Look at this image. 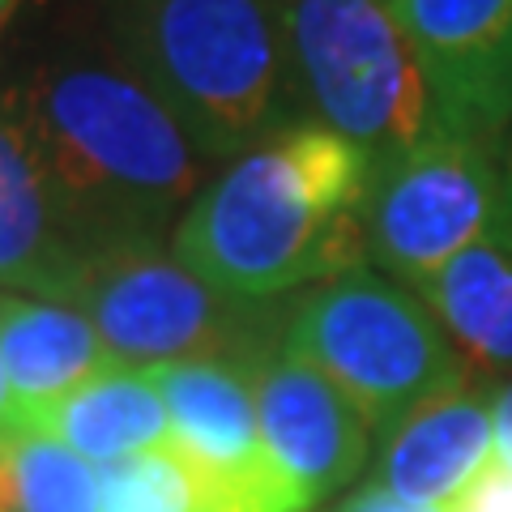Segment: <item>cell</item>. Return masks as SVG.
I'll use <instances>...</instances> for the list:
<instances>
[{"label":"cell","mask_w":512,"mask_h":512,"mask_svg":"<svg viewBox=\"0 0 512 512\" xmlns=\"http://www.w3.org/2000/svg\"><path fill=\"white\" fill-rule=\"evenodd\" d=\"M325 512H448V508L410 504V500H402V495L384 491L380 483H372V478H367L363 487H355L350 495H342V500H338V504H329Z\"/></svg>","instance_id":"19"},{"label":"cell","mask_w":512,"mask_h":512,"mask_svg":"<svg viewBox=\"0 0 512 512\" xmlns=\"http://www.w3.org/2000/svg\"><path fill=\"white\" fill-rule=\"evenodd\" d=\"M171 419V444L214 474L248 512H303L261 440L248 363L180 359L141 367Z\"/></svg>","instance_id":"10"},{"label":"cell","mask_w":512,"mask_h":512,"mask_svg":"<svg viewBox=\"0 0 512 512\" xmlns=\"http://www.w3.org/2000/svg\"><path fill=\"white\" fill-rule=\"evenodd\" d=\"M423 64L436 133L495 141L512 124V0H393Z\"/></svg>","instance_id":"9"},{"label":"cell","mask_w":512,"mask_h":512,"mask_svg":"<svg viewBox=\"0 0 512 512\" xmlns=\"http://www.w3.org/2000/svg\"><path fill=\"white\" fill-rule=\"evenodd\" d=\"M99 512H248L184 448L158 444L99 466Z\"/></svg>","instance_id":"16"},{"label":"cell","mask_w":512,"mask_h":512,"mask_svg":"<svg viewBox=\"0 0 512 512\" xmlns=\"http://www.w3.org/2000/svg\"><path fill=\"white\" fill-rule=\"evenodd\" d=\"M372 163L333 128L299 120L244 150L197 192L171 252L222 295L269 303L367 265Z\"/></svg>","instance_id":"2"},{"label":"cell","mask_w":512,"mask_h":512,"mask_svg":"<svg viewBox=\"0 0 512 512\" xmlns=\"http://www.w3.org/2000/svg\"><path fill=\"white\" fill-rule=\"evenodd\" d=\"M282 346L338 384L372 423L376 444L410 410L470 380L427 299L376 265H355L291 295Z\"/></svg>","instance_id":"4"},{"label":"cell","mask_w":512,"mask_h":512,"mask_svg":"<svg viewBox=\"0 0 512 512\" xmlns=\"http://www.w3.org/2000/svg\"><path fill=\"white\" fill-rule=\"evenodd\" d=\"M495 218V146L431 133L372 171L363 197L367 265L423 286L461 248L487 239Z\"/></svg>","instance_id":"7"},{"label":"cell","mask_w":512,"mask_h":512,"mask_svg":"<svg viewBox=\"0 0 512 512\" xmlns=\"http://www.w3.org/2000/svg\"><path fill=\"white\" fill-rule=\"evenodd\" d=\"M261 440L303 512L333 500L376 457V431L320 367L274 346L248 363Z\"/></svg>","instance_id":"8"},{"label":"cell","mask_w":512,"mask_h":512,"mask_svg":"<svg viewBox=\"0 0 512 512\" xmlns=\"http://www.w3.org/2000/svg\"><path fill=\"white\" fill-rule=\"evenodd\" d=\"M491 384L466 380L410 410L376 444L372 483L423 508L457 512L495 461Z\"/></svg>","instance_id":"11"},{"label":"cell","mask_w":512,"mask_h":512,"mask_svg":"<svg viewBox=\"0 0 512 512\" xmlns=\"http://www.w3.org/2000/svg\"><path fill=\"white\" fill-rule=\"evenodd\" d=\"M308 120L384 167L436 133L423 64L393 0H278Z\"/></svg>","instance_id":"5"},{"label":"cell","mask_w":512,"mask_h":512,"mask_svg":"<svg viewBox=\"0 0 512 512\" xmlns=\"http://www.w3.org/2000/svg\"><path fill=\"white\" fill-rule=\"evenodd\" d=\"M0 512H99V470L43 431L0 453Z\"/></svg>","instance_id":"17"},{"label":"cell","mask_w":512,"mask_h":512,"mask_svg":"<svg viewBox=\"0 0 512 512\" xmlns=\"http://www.w3.org/2000/svg\"><path fill=\"white\" fill-rule=\"evenodd\" d=\"M30 431L60 440L90 466L171 444V419L154 380L128 363H111L107 372L69 389L30 423Z\"/></svg>","instance_id":"14"},{"label":"cell","mask_w":512,"mask_h":512,"mask_svg":"<svg viewBox=\"0 0 512 512\" xmlns=\"http://www.w3.org/2000/svg\"><path fill=\"white\" fill-rule=\"evenodd\" d=\"M103 18L120 60L214 163L308 120L278 0H103Z\"/></svg>","instance_id":"3"},{"label":"cell","mask_w":512,"mask_h":512,"mask_svg":"<svg viewBox=\"0 0 512 512\" xmlns=\"http://www.w3.org/2000/svg\"><path fill=\"white\" fill-rule=\"evenodd\" d=\"M0 359L22 402L26 427L69 389L116 363L82 308L13 291H0Z\"/></svg>","instance_id":"13"},{"label":"cell","mask_w":512,"mask_h":512,"mask_svg":"<svg viewBox=\"0 0 512 512\" xmlns=\"http://www.w3.org/2000/svg\"><path fill=\"white\" fill-rule=\"evenodd\" d=\"M291 299L222 295L163 244L103 248L86 261L73 308H82L111 359L128 367L231 359L252 363L282 346V316Z\"/></svg>","instance_id":"6"},{"label":"cell","mask_w":512,"mask_h":512,"mask_svg":"<svg viewBox=\"0 0 512 512\" xmlns=\"http://www.w3.org/2000/svg\"><path fill=\"white\" fill-rule=\"evenodd\" d=\"M491 427H495V466L512 470V376L491 393Z\"/></svg>","instance_id":"21"},{"label":"cell","mask_w":512,"mask_h":512,"mask_svg":"<svg viewBox=\"0 0 512 512\" xmlns=\"http://www.w3.org/2000/svg\"><path fill=\"white\" fill-rule=\"evenodd\" d=\"M18 9H22V0H0V39H5L13 18H18Z\"/></svg>","instance_id":"23"},{"label":"cell","mask_w":512,"mask_h":512,"mask_svg":"<svg viewBox=\"0 0 512 512\" xmlns=\"http://www.w3.org/2000/svg\"><path fill=\"white\" fill-rule=\"evenodd\" d=\"M26 427V414H22V402H18V393H13V384H9V372H5V359H0V453L22 436Z\"/></svg>","instance_id":"22"},{"label":"cell","mask_w":512,"mask_h":512,"mask_svg":"<svg viewBox=\"0 0 512 512\" xmlns=\"http://www.w3.org/2000/svg\"><path fill=\"white\" fill-rule=\"evenodd\" d=\"M457 512H512V470H500L491 461V470L478 478Z\"/></svg>","instance_id":"20"},{"label":"cell","mask_w":512,"mask_h":512,"mask_svg":"<svg viewBox=\"0 0 512 512\" xmlns=\"http://www.w3.org/2000/svg\"><path fill=\"white\" fill-rule=\"evenodd\" d=\"M90 256L56 205L26 137L0 107V291L73 303Z\"/></svg>","instance_id":"12"},{"label":"cell","mask_w":512,"mask_h":512,"mask_svg":"<svg viewBox=\"0 0 512 512\" xmlns=\"http://www.w3.org/2000/svg\"><path fill=\"white\" fill-rule=\"evenodd\" d=\"M69 227L90 252L163 244L214 158L107 43L43 52L0 94Z\"/></svg>","instance_id":"1"},{"label":"cell","mask_w":512,"mask_h":512,"mask_svg":"<svg viewBox=\"0 0 512 512\" xmlns=\"http://www.w3.org/2000/svg\"><path fill=\"white\" fill-rule=\"evenodd\" d=\"M487 239H495L500 248L512 252V124L495 141V218H491Z\"/></svg>","instance_id":"18"},{"label":"cell","mask_w":512,"mask_h":512,"mask_svg":"<svg viewBox=\"0 0 512 512\" xmlns=\"http://www.w3.org/2000/svg\"><path fill=\"white\" fill-rule=\"evenodd\" d=\"M461 350L470 380L512 376V252L495 239L461 248L423 286H414Z\"/></svg>","instance_id":"15"}]
</instances>
